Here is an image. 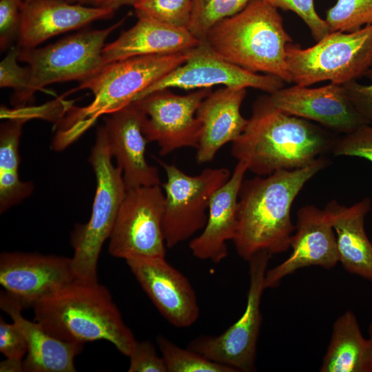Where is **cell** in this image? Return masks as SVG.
Returning <instances> with one entry per match:
<instances>
[{"instance_id":"1","label":"cell","mask_w":372,"mask_h":372,"mask_svg":"<svg viewBox=\"0 0 372 372\" xmlns=\"http://www.w3.org/2000/svg\"><path fill=\"white\" fill-rule=\"evenodd\" d=\"M329 163L321 156L302 168L243 180L238 201V231L233 240L240 258L248 261L260 251L273 255L290 248L295 231L292 204L304 185Z\"/></svg>"},{"instance_id":"2","label":"cell","mask_w":372,"mask_h":372,"mask_svg":"<svg viewBox=\"0 0 372 372\" xmlns=\"http://www.w3.org/2000/svg\"><path fill=\"white\" fill-rule=\"evenodd\" d=\"M335 140L309 120L278 109L268 95L254 103L245 130L232 142L231 154L246 162L248 171L265 176L310 165L331 151Z\"/></svg>"},{"instance_id":"3","label":"cell","mask_w":372,"mask_h":372,"mask_svg":"<svg viewBox=\"0 0 372 372\" xmlns=\"http://www.w3.org/2000/svg\"><path fill=\"white\" fill-rule=\"evenodd\" d=\"M33 308L35 321L61 340L84 344L105 340L128 357L136 342L109 290L99 282L75 279Z\"/></svg>"},{"instance_id":"4","label":"cell","mask_w":372,"mask_h":372,"mask_svg":"<svg viewBox=\"0 0 372 372\" xmlns=\"http://www.w3.org/2000/svg\"><path fill=\"white\" fill-rule=\"evenodd\" d=\"M187 52L132 57L105 65L80 83L77 89L90 90L94 99L84 107L69 108L55 137L62 149L92 127L96 120L125 107L149 86L182 65Z\"/></svg>"},{"instance_id":"5","label":"cell","mask_w":372,"mask_h":372,"mask_svg":"<svg viewBox=\"0 0 372 372\" xmlns=\"http://www.w3.org/2000/svg\"><path fill=\"white\" fill-rule=\"evenodd\" d=\"M203 41L231 63L292 83L286 46L293 39L278 9L264 0H251L241 11L216 23Z\"/></svg>"},{"instance_id":"6","label":"cell","mask_w":372,"mask_h":372,"mask_svg":"<svg viewBox=\"0 0 372 372\" xmlns=\"http://www.w3.org/2000/svg\"><path fill=\"white\" fill-rule=\"evenodd\" d=\"M104 126L98 128L89 161L96 177L91 216L72 236V265L76 280L98 282L97 266L102 247L112 233L127 189L121 169L114 166Z\"/></svg>"},{"instance_id":"7","label":"cell","mask_w":372,"mask_h":372,"mask_svg":"<svg viewBox=\"0 0 372 372\" xmlns=\"http://www.w3.org/2000/svg\"><path fill=\"white\" fill-rule=\"evenodd\" d=\"M286 63L296 85L356 81L372 68V24L353 32H331L306 48L288 43Z\"/></svg>"},{"instance_id":"8","label":"cell","mask_w":372,"mask_h":372,"mask_svg":"<svg viewBox=\"0 0 372 372\" xmlns=\"http://www.w3.org/2000/svg\"><path fill=\"white\" fill-rule=\"evenodd\" d=\"M126 18L105 29L81 31L43 48H19L18 61L26 63L30 71L29 85L21 105L45 85L82 82L97 73L105 65L102 50L106 39Z\"/></svg>"},{"instance_id":"9","label":"cell","mask_w":372,"mask_h":372,"mask_svg":"<svg viewBox=\"0 0 372 372\" xmlns=\"http://www.w3.org/2000/svg\"><path fill=\"white\" fill-rule=\"evenodd\" d=\"M157 161L165 169L167 177L163 184V232L166 247L173 248L203 229L212 196L231 174L226 167H207L199 174L192 176L174 165Z\"/></svg>"},{"instance_id":"10","label":"cell","mask_w":372,"mask_h":372,"mask_svg":"<svg viewBox=\"0 0 372 372\" xmlns=\"http://www.w3.org/2000/svg\"><path fill=\"white\" fill-rule=\"evenodd\" d=\"M271 256L260 251L248 260L249 285L246 307L240 318L220 335L196 338L187 348L236 372L256 371L257 343L262 321L261 300Z\"/></svg>"},{"instance_id":"11","label":"cell","mask_w":372,"mask_h":372,"mask_svg":"<svg viewBox=\"0 0 372 372\" xmlns=\"http://www.w3.org/2000/svg\"><path fill=\"white\" fill-rule=\"evenodd\" d=\"M164 207L165 194L159 185L127 190L109 238L110 254L125 260L165 257Z\"/></svg>"},{"instance_id":"12","label":"cell","mask_w":372,"mask_h":372,"mask_svg":"<svg viewBox=\"0 0 372 372\" xmlns=\"http://www.w3.org/2000/svg\"><path fill=\"white\" fill-rule=\"evenodd\" d=\"M211 92V88H204L180 95L163 89L135 100L144 113L145 137L158 144L161 156L184 147L197 149L202 125L196 112Z\"/></svg>"},{"instance_id":"13","label":"cell","mask_w":372,"mask_h":372,"mask_svg":"<svg viewBox=\"0 0 372 372\" xmlns=\"http://www.w3.org/2000/svg\"><path fill=\"white\" fill-rule=\"evenodd\" d=\"M187 54V59L182 65L149 86L135 100L152 92L170 88L199 90L225 85L251 87L271 94L285 86V81L277 76L258 74L227 61L204 41L188 50Z\"/></svg>"},{"instance_id":"14","label":"cell","mask_w":372,"mask_h":372,"mask_svg":"<svg viewBox=\"0 0 372 372\" xmlns=\"http://www.w3.org/2000/svg\"><path fill=\"white\" fill-rule=\"evenodd\" d=\"M74 280L71 258L17 251L0 255V284L23 309Z\"/></svg>"},{"instance_id":"15","label":"cell","mask_w":372,"mask_h":372,"mask_svg":"<svg viewBox=\"0 0 372 372\" xmlns=\"http://www.w3.org/2000/svg\"><path fill=\"white\" fill-rule=\"evenodd\" d=\"M131 272L161 314L172 325L186 328L199 316L189 280L165 257H136L125 260Z\"/></svg>"},{"instance_id":"16","label":"cell","mask_w":372,"mask_h":372,"mask_svg":"<svg viewBox=\"0 0 372 372\" xmlns=\"http://www.w3.org/2000/svg\"><path fill=\"white\" fill-rule=\"evenodd\" d=\"M269 97L284 112L314 121L343 134L370 124L355 108L342 84L330 83L318 87L296 84L280 88L269 94Z\"/></svg>"},{"instance_id":"17","label":"cell","mask_w":372,"mask_h":372,"mask_svg":"<svg viewBox=\"0 0 372 372\" xmlns=\"http://www.w3.org/2000/svg\"><path fill=\"white\" fill-rule=\"evenodd\" d=\"M289 256L267 269L265 288L277 287L286 276L300 269L318 266L331 269L339 262L335 231L324 209L308 205L297 212Z\"/></svg>"},{"instance_id":"18","label":"cell","mask_w":372,"mask_h":372,"mask_svg":"<svg viewBox=\"0 0 372 372\" xmlns=\"http://www.w3.org/2000/svg\"><path fill=\"white\" fill-rule=\"evenodd\" d=\"M144 113L134 101L105 117V130L112 158L123 173L127 190L161 185L158 169L146 161L148 143L143 132Z\"/></svg>"},{"instance_id":"19","label":"cell","mask_w":372,"mask_h":372,"mask_svg":"<svg viewBox=\"0 0 372 372\" xmlns=\"http://www.w3.org/2000/svg\"><path fill=\"white\" fill-rule=\"evenodd\" d=\"M20 12L17 45L33 48L57 34L82 28L97 20L110 19L115 11L65 0H24Z\"/></svg>"},{"instance_id":"20","label":"cell","mask_w":372,"mask_h":372,"mask_svg":"<svg viewBox=\"0 0 372 372\" xmlns=\"http://www.w3.org/2000/svg\"><path fill=\"white\" fill-rule=\"evenodd\" d=\"M247 171L246 162L238 161L229 180L212 196L207 223L189 244L196 258L219 263L227 256V242L233 241L238 231V195Z\"/></svg>"},{"instance_id":"21","label":"cell","mask_w":372,"mask_h":372,"mask_svg":"<svg viewBox=\"0 0 372 372\" xmlns=\"http://www.w3.org/2000/svg\"><path fill=\"white\" fill-rule=\"evenodd\" d=\"M246 88L224 87L211 92L201 102L196 117L202 125L196 159L198 163L214 160L220 148L236 140L248 119L240 113Z\"/></svg>"},{"instance_id":"22","label":"cell","mask_w":372,"mask_h":372,"mask_svg":"<svg viewBox=\"0 0 372 372\" xmlns=\"http://www.w3.org/2000/svg\"><path fill=\"white\" fill-rule=\"evenodd\" d=\"M0 307L24 335L28 353L23 371L75 372L74 358L83 344L58 339L49 334L37 321L22 316V306L6 291L0 293Z\"/></svg>"},{"instance_id":"23","label":"cell","mask_w":372,"mask_h":372,"mask_svg":"<svg viewBox=\"0 0 372 372\" xmlns=\"http://www.w3.org/2000/svg\"><path fill=\"white\" fill-rule=\"evenodd\" d=\"M187 28L148 19L137 22L102 50L104 65L141 56L185 52L200 44Z\"/></svg>"},{"instance_id":"24","label":"cell","mask_w":372,"mask_h":372,"mask_svg":"<svg viewBox=\"0 0 372 372\" xmlns=\"http://www.w3.org/2000/svg\"><path fill=\"white\" fill-rule=\"evenodd\" d=\"M324 209L335 231L339 262L347 271L372 282V242L365 230L371 198L349 207L333 200Z\"/></svg>"},{"instance_id":"25","label":"cell","mask_w":372,"mask_h":372,"mask_svg":"<svg viewBox=\"0 0 372 372\" xmlns=\"http://www.w3.org/2000/svg\"><path fill=\"white\" fill-rule=\"evenodd\" d=\"M320 372H372V341L363 336L355 313L347 310L333 322Z\"/></svg>"},{"instance_id":"26","label":"cell","mask_w":372,"mask_h":372,"mask_svg":"<svg viewBox=\"0 0 372 372\" xmlns=\"http://www.w3.org/2000/svg\"><path fill=\"white\" fill-rule=\"evenodd\" d=\"M25 115H17L1 123L0 128V213L28 197L34 189L32 182L20 180L19 141Z\"/></svg>"},{"instance_id":"27","label":"cell","mask_w":372,"mask_h":372,"mask_svg":"<svg viewBox=\"0 0 372 372\" xmlns=\"http://www.w3.org/2000/svg\"><path fill=\"white\" fill-rule=\"evenodd\" d=\"M167 372H236L233 368L209 360L201 354L178 347L167 338H156Z\"/></svg>"},{"instance_id":"28","label":"cell","mask_w":372,"mask_h":372,"mask_svg":"<svg viewBox=\"0 0 372 372\" xmlns=\"http://www.w3.org/2000/svg\"><path fill=\"white\" fill-rule=\"evenodd\" d=\"M251 0H193L191 19L187 27L203 41L218 22L241 11Z\"/></svg>"},{"instance_id":"29","label":"cell","mask_w":372,"mask_h":372,"mask_svg":"<svg viewBox=\"0 0 372 372\" xmlns=\"http://www.w3.org/2000/svg\"><path fill=\"white\" fill-rule=\"evenodd\" d=\"M133 7L138 18H148L172 26L187 28L193 0H138Z\"/></svg>"},{"instance_id":"30","label":"cell","mask_w":372,"mask_h":372,"mask_svg":"<svg viewBox=\"0 0 372 372\" xmlns=\"http://www.w3.org/2000/svg\"><path fill=\"white\" fill-rule=\"evenodd\" d=\"M325 21L331 32H353L372 24V0H338Z\"/></svg>"},{"instance_id":"31","label":"cell","mask_w":372,"mask_h":372,"mask_svg":"<svg viewBox=\"0 0 372 372\" xmlns=\"http://www.w3.org/2000/svg\"><path fill=\"white\" fill-rule=\"evenodd\" d=\"M19 51L18 45L12 47L0 63V87L14 89L11 103L17 106L21 105L30 80L29 67L17 63Z\"/></svg>"},{"instance_id":"32","label":"cell","mask_w":372,"mask_h":372,"mask_svg":"<svg viewBox=\"0 0 372 372\" xmlns=\"http://www.w3.org/2000/svg\"><path fill=\"white\" fill-rule=\"evenodd\" d=\"M264 1L277 9L293 12L304 22L316 41L331 32L325 19L321 18L317 13L314 0Z\"/></svg>"},{"instance_id":"33","label":"cell","mask_w":372,"mask_h":372,"mask_svg":"<svg viewBox=\"0 0 372 372\" xmlns=\"http://www.w3.org/2000/svg\"><path fill=\"white\" fill-rule=\"evenodd\" d=\"M331 152L335 156L359 157L372 163V126L362 125L335 138Z\"/></svg>"},{"instance_id":"34","label":"cell","mask_w":372,"mask_h":372,"mask_svg":"<svg viewBox=\"0 0 372 372\" xmlns=\"http://www.w3.org/2000/svg\"><path fill=\"white\" fill-rule=\"evenodd\" d=\"M129 358V372H167L163 358L149 341H136Z\"/></svg>"},{"instance_id":"35","label":"cell","mask_w":372,"mask_h":372,"mask_svg":"<svg viewBox=\"0 0 372 372\" xmlns=\"http://www.w3.org/2000/svg\"><path fill=\"white\" fill-rule=\"evenodd\" d=\"M24 0H0V48L5 50L17 39L20 8Z\"/></svg>"},{"instance_id":"36","label":"cell","mask_w":372,"mask_h":372,"mask_svg":"<svg viewBox=\"0 0 372 372\" xmlns=\"http://www.w3.org/2000/svg\"><path fill=\"white\" fill-rule=\"evenodd\" d=\"M0 351L6 358L22 360L28 353V344L21 331L12 323L0 318Z\"/></svg>"},{"instance_id":"37","label":"cell","mask_w":372,"mask_h":372,"mask_svg":"<svg viewBox=\"0 0 372 372\" xmlns=\"http://www.w3.org/2000/svg\"><path fill=\"white\" fill-rule=\"evenodd\" d=\"M343 85L355 108L372 124V83L364 85L353 81Z\"/></svg>"},{"instance_id":"38","label":"cell","mask_w":372,"mask_h":372,"mask_svg":"<svg viewBox=\"0 0 372 372\" xmlns=\"http://www.w3.org/2000/svg\"><path fill=\"white\" fill-rule=\"evenodd\" d=\"M1 372H19L23 371V361L6 358L0 363Z\"/></svg>"},{"instance_id":"39","label":"cell","mask_w":372,"mask_h":372,"mask_svg":"<svg viewBox=\"0 0 372 372\" xmlns=\"http://www.w3.org/2000/svg\"><path fill=\"white\" fill-rule=\"evenodd\" d=\"M138 0H99L97 7L110 8L115 12L123 6H134Z\"/></svg>"},{"instance_id":"40","label":"cell","mask_w":372,"mask_h":372,"mask_svg":"<svg viewBox=\"0 0 372 372\" xmlns=\"http://www.w3.org/2000/svg\"><path fill=\"white\" fill-rule=\"evenodd\" d=\"M71 3H79L81 5H91L97 7L99 0H65Z\"/></svg>"},{"instance_id":"41","label":"cell","mask_w":372,"mask_h":372,"mask_svg":"<svg viewBox=\"0 0 372 372\" xmlns=\"http://www.w3.org/2000/svg\"><path fill=\"white\" fill-rule=\"evenodd\" d=\"M368 333H369V338L372 341V320L369 325Z\"/></svg>"},{"instance_id":"42","label":"cell","mask_w":372,"mask_h":372,"mask_svg":"<svg viewBox=\"0 0 372 372\" xmlns=\"http://www.w3.org/2000/svg\"><path fill=\"white\" fill-rule=\"evenodd\" d=\"M366 76L368 78L372 79V68H371V69L366 72Z\"/></svg>"}]
</instances>
